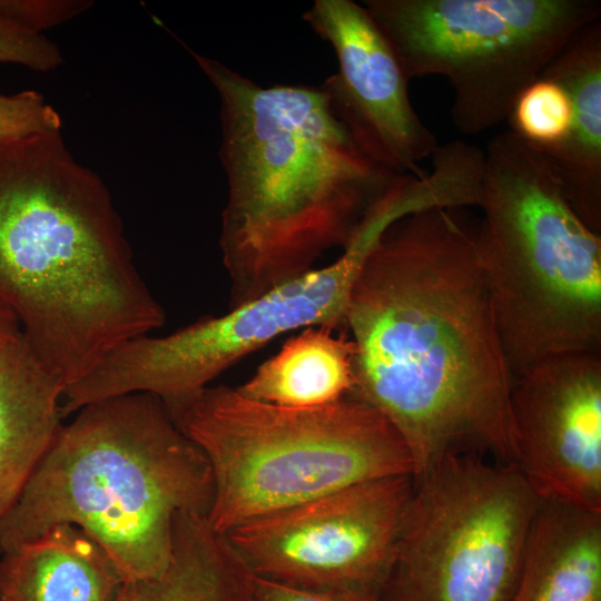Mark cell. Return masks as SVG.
<instances>
[{
    "instance_id": "1",
    "label": "cell",
    "mask_w": 601,
    "mask_h": 601,
    "mask_svg": "<svg viewBox=\"0 0 601 601\" xmlns=\"http://www.w3.org/2000/svg\"><path fill=\"white\" fill-rule=\"evenodd\" d=\"M457 209L431 207L393 223L366 256L346 311L355 346L348 396L397 430L413 477L470 449L513 460L514 380L474 231Z\"/></svg>"
},
{
    "instance_id": "2",
    "label": "cell",
    "mask_w": 601,
    "mask_h": 601,
    "mask_svg": "<svg viewBox=\"0 0 601 601\" xmlns=\"http://www.w3.org/2000/svg\"><path fill=\"white\" fill-rule=\"evenodd\" d=\"M189 51L220 101L228 196L219 247L234 308L346 248L405 175L356 147L322 86L262 87Z\"/></svg>"
},
{
    "instance_id": "3",
    "label": "cell",
    "mask_w": 601,
    "mask_h": 601,
    "mask_svg": "<svg viewBox=\"0 0 601 601\" xmlns=\"http://www.w3.org/2000/svg\"><path fill=\"white\" fill-rule=\"evenodd\" d=\"M0 302L65 390L165 323L111 194L60 131L0 145Z\"/></svg>"
},
{
    "instance_id": "4",
    "label": "cell",
    "mask_w": 601,
    "mask_h": 601,
    "mask_svg": "<svg viewBox=\"0 0 601 601\" xmlns=\"http://www.w3.org/2000/svg\"><path fill=\"white\" fill-rule=\"evenodd\" d=\"M209 463L164 401L136 392L85 405L59 434L0 520V554L73 524L125 581L159 575L180 512L208 514Z\"/></svg>"
},
{
    "instance_id": "5",
    "label": "cell",
    "mask_w": 601,
    "mask_h": 601,
    "mask_svg": "<svg viewBox=\"0 0 601 601\" xmlns=\"http://www.w3.org/2000/svg\"><path fill=\"white\" fill-rule=\"evenodd\" d=\"M484 151L474 242L513 380L540 361L601 352V237L545 157L511 130Z\"/></svg>"
},
{
    "instance_id": "6",
    "label": "cell",
    "mask_w": 601,
    "mask_h": 601,
    "mask_svg": "<svg viewBox=\"0 0 601 601\" xmlns=\"http://www.w3.org/2000/svg\"><path fill=\"white\" fill-rule=\"evenodd\" d=\"M161 400L209 463L214 495L207 519L223 534L356 483L414 474L397 430L353 396L298 410L218 385Z\"/></svg>"
},
{
    "instance_id": "7",
    "label": "cell",
    "mask_w": 601,
    "mask_h": 601,
    "mask_svg": "<svg viewBox=\"0 0 601 601\" xmlns=\"http://www.w3.org/2000/svg\"><path fill=\"white\" fill-rule=\"evenodd\" d=\"M407 78L439 76L467 136L508 120L521 91L584 27L599 0H365Z\"/></svg>"
},
{
    "instance_id": "8",
    "label": "cell",
    "mask_w": 601,
    "mask_h": 601,
    "mask_svg": "<svg viewBox=\"0 0 601 601\" xmlns=\"http://www.w3.org/2000/svg\"><path fill=\"white\" fill-rule=\"evenodd\" d=\"M413 480L380 601H512L542 501L516 466L455 453Z\"/></svg>"
},
{
    "instance_id": "9",
    "label": "cell",
    "mask_w": 601,
    "mask_h": 601,
    "mask_svg": "<svg viewBox=\"0 0 601 601\" xmlns=\"http://www.w3.org/2000/svg\"><path fill=\"white\" fill-rule=\"evenodd\" d=\"M381 235L366 225L331 265L285 280L221 316H209L165 337L137 336L111 352L72 393L82 405L147 392L161 398L199 390L242 357L300 327L346 333L352 286Z\"/></svg>"
},
{
    "instance_id": "10",
    "label": "cell",
    "mask_w": 601,
    "mask_h": 601,
    "mask_svg": "<svg viewBox=\"0 0 601 601\" xmlns=\"http://www.w3.org/2000/svg\"><path fill=\"white\" fill-rule=\"evenodd\" d=\"M413 486L411 475L356 483L253 519L225 535L255 577L380 597Z\"/></svg>"
},
{
    "instance_id": "11",
    "label": "cell",
    "mask_w": 601,
    "mask_h": 601,
    "mask_svg": "<svg viewBox=\"0 0 601 601\" xmlns=\"http://www.w3.org/2000/svg\"><path fill=\"white\" fill-rule=\"evenodd\" d=\"M601 352L546 357L513 381V460L541 500L601 512Z\"/></svg>"
},
{
    "instance_id": "12",
    "label": "cell",
    "mask_w": 601,
    "mask_h": 601,
    "mask_svg": "<svg viewBox=\"0 0 601 601\" xmlns=\"http://www.w3.org/2000/svg\"><path fill=\"white\" fill-rule=\"evenodd\" d=\"M303 19L335 51L338 71L321 86L356 147L376 165L423 177L436 138L412 106L410 79L364 6L316 0Z\"/></svg>"
},
{
    "instance_id": "13",
    "label": "cell",
    "mask_w": 601,
    "mask_h": 601,
    "mask_svg": "<svg viewBox=\"0 0 601 601\" xmlns=\"http://www.w3.org/2000/svg\"><path fill=\"white\" fill-rule=\"evenodd\" d=\"M562 83L573 105L566 140L540 151L579 217L601 231V22L580 30L541 73ZM539 151V150H538Z\"/></svg>"
},
{
    "instance_id": "14",
    "label": "cell",
    "mask_w": 601,
    "mask_h": 601,
    "mask_svg": "<svg viewBox=\"0 0 601 601\" xmlns=\"http://www.w3.org/2000/svg\"><path fill=\"white\" fill-rule=\"evenodd\" d=\"M124 581L107 552L73 524L0 554V601H114Z\"/></svg>"
},
{
    "instance_id": "15",
    "label": "cell",
    "mask_w": 601,
    "mask_h": 601,
    "mask_svg": "<svg viewBox=\"0 0 601 601\" xmlns=\"http://www.w3.org/2000/svg\"><path fill=\"white\" fill-rule=\"evenodd\" d=\"M512 601H601V512L542 500Z\"/></svg>"
},
{
    "instance_id": "16",
    "label": "cell",
    "mask_w": 601,
    "mask_h": 601,
    "mask_svg": "<svg viewBox=\"0 0 601 601\" xmlns=\"http://www.w3.org/2000/svg\"><path fill=\"white\" fill-rule=\"evenodd\" d=\"M63 391L23 338L0 371V520L63 426Z\"/></svg>"
},
{
    "instance_id": "17",
    "label": "cell",
    "mask_w": 601,
    "mask_h": 601,
    "mask_svg": "<svg viewBox=\"0 0 601 601\" xmlns=\"http://www.w3.org/2000/svg\"><path fill=\"white\" fill-rule=\"evenodd\" d=\"M253 587L254 574L207 515L180 512L166 569L124 581L114 601H253Z\"/></svg>"
},
{
    "instance_id": "18",
    "label": "cell",
    "mask_w": 601,
    "mask_h": 601,
    "mask_svg": "<svg viewBox=\"0 0 601 601\" xmlns=\"http://www.w3.org/2000/svg\"><path fill=\"white\" fill-rule=\"evenodd\" d=\"M308 327L264 362L238 392L287 408H316L348 396L354 385L355 346L348 334Z\"/></svg>"
},
{
    "instance_id": "19",
    "label": "cell",
    "mask_w": 601,
    "mask_h": 601,
    "mask_svg": "<svg viewBox=\"0 0 601 601\" xmlns=\"http://www.w3.org/2000/svg\"><path fill=\"white\" fill-rule=\"evenodd\" d=\"M506 121L509 130L532 148H556L566 140L572 127L571 96L562 83L540 75L518 96Z\"/></svg>"
},
{
    "instance_id": "20",
    "label": "cell",
    "mask_w": 601,
    "mask_h": 601,
    "mask_svg": "<svg viewBox=\"0 0 601 601\" xmlns=\"http://www.w3.org/2000/svg\"><path fill=\"white\" fill-rule=\"evenodd\" d=\"M59 112L37 91L0 92V145L61 129Z\"/></svg>"
},
{
    "instance_id": "21",
    "label": "cell",
    "mask_w": 601,
    "mask_h": 601,
    "mask_svg": "<svg viewBox=\"0 0 601 601\" xmlns=\"http://www.w3.org/2000/svg\"><path fill=\"white\" fill-rule=\"evenodd\" d=\"M92 6L86 0H0V20L22 30L42 31L69 21Z\"/></svg>"
},
{
    "instance_id": "22",
    "label": "cell",
    "mask_w": 601,
    "mask_h": 601,
    "mask_svg": "<svg viewBox=\"0 0 601 601\" xmlns=\"http://www.w3.org/2000/svg\"><path fill=\"white\" fill-rule=\"evenodd\" d=\"M63 61L58 46L45 35L22 30L0 20V62L47 72Z\"/></svg>"
},
{
    "instance_id": "23",
    "label": "cell",
    "mask_w": 601,
    "mask_h": 601,
    "mask_svg": "<svg viewBox=\"0 0 601 601\" xmlns=\"http://www.w3.org/2000/svg\"><path fill=\"white\" fill-rule=\"evenodd\" d=\"M253 601H380L373 593L312 590L254 575Z\"/></svg>"
},
{
    "instance_id": "24",
    "label": "cell",
    "mask_w": 601,
    "mask_h": 601,
    "mask_svg": "<svg viewBox=\"0 0 601 601\" xmlns=\"http://www.w3.org/2000/svg\"><path fill=\"white\" fill-rule=\"evenodd\" d=\"M23 338L18 318L0 302V371L20 346Z\"/></svg>"
}]
</instances>
